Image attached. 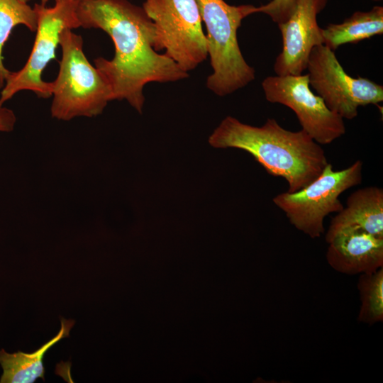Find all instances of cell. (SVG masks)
Listing matches in <instances>:
<instances>
[{"label": "cell", "instance_id": "6da1fadb", "mask_svg": "<svg viewBox=\"0 0 383 383\" xmlns=\"http://www.w3.org/2000/svg\"><path fill=\"white\" fill-rule=\"evenodd\" d=\"M74 1L80 27L101 29L113 42L111 60H94L96 68L111 88L113 100H126L142 113L145 84L189 77L165 53L155 50V26L143 7L128 0Z\"/></svg>", "mask_w": 383, "mask_h": 383}, {"label": "cell", "instance_id": "7a4b0ae2", "mask_svg": "<svg viewBox=\"0 0 383 383\" xmlns=\"http://www.w3.org/2000/svg\"><path fill=\"white\" fill-rule=\"evenodd\" d=\"M216 148H237L250 153L270 175L284 178L289 192L306 187L328 163L321 145L304 130L291 131L274 118L262 126L226 116L209 138Z\"/></svg>", "mask_w": 383, "mask_h": 383}, {"label": "cell", "instance_id": "3957f363", "mask_svg": "<svg viewBox=\"0 0 383 383\" xmlns=\"http://www.w3.org/2000/svg\"><path fill=\"white\" fill-rule=\"evenodd\" d=\"M206 28L208 56L213 72L206 86L218 96L231 94L255 77V71L245 60L238 42V29L252 5L232 6L223 0H196Z\"/></svg>", "mask_w": 383, "mask_h": 383}, {"label": "cell", "instance_id": "277c9868", "mask_svg": "<svg viewBox=\"0 0 383 383\" xmlns=\"http://www.w3.org/2000/svg\"><path fill=\"white\" fill-rule=\"evenodd\" d=\"M58 74L51 82L52 116L69 121L74 117H93L102 113L112 101L111 88L100 72L86 57L83 39L72 29L62 30Z\"/></svg>", "mask_w": 383, "mask_h": 383}, {"label": "cell", "instance_id": "5b68a950", "mask_svg": "<svg viewBox=\"0 0 383 383\" xmlns=\"http://www.w3.org/2000/svg\"><path fill=\"white\" fill-rule=\"evenodd\" d=\"M361 160L341 170H333L328 163L321 174L303 189L276 195L273 203L284 211L290 223L311 238L324 233L323 222L330 213L343 209L339 196L345 191L361 184Z\"/></svg>", "mask_w": 383, "mask_h": 383}, {"label": "cell", "instance_id": "8992f818", "mask_svg": "<svg viewBox=\"0 0 383 383\" xmlns=\"http://www.w3.org/2000/svg\"><path fill=\"white\" fill-rule=\"evenodd\" d=\"M143 9L155 26V51L165 50L187 73L207 58V40L196 0H145Z\"/></svg>", "mask_w": 383, "mask_h": 383}, {"label": "cell", "instance_id": "52a82bcc", "mask_svg": "<svg viewBox=\"0 0 383 383\" xmlns=\"http://www.w3.org/2000/svg\"><path fill=\"white\" fill-rule=\"evenodd\" d=\"M38 26L33 49L24 66L9 72L0 97V107L18 91L29 90L38 96H52L51 82L43 80L42 73L50 60L55 59L60 36L65 29L80 27L74 0H60L52 7L35 4Z\"/></svg>", "mask_w": 383, "mask_h": 383}, {"label": "cell", "instance_id": "ba28073f", "mask_svg": "<svg viewBox=\"0 0 383 383\" xmlns=\"http://www.w3.org/2000/svg\"><path fill=\"white\" fill-rule=\"evenodd\" d=\"M306 69L309 85L326 106L343 119L355 118L360 106L383 101L382 85L367 78L348 74L334 51L323 44L312 49Z\"/></svg>", "mask_w": 383, "mask_h": 383}, {"label": "cell", "instance_id": "9c48e42d", "mask_svg": "<svg viewBox=\"0 0 383 383\" xmlns=\"http://www.w3.org/2000/svg\"><path fill=\"white\" fill-rule=\"evenodd\" d=\"M266 99L291 109L301 129L320 145H328L343 135V118L331 111L309 85L308 73L267 77L262 82Z\"/></svg>", "mask_w": 383, "mask_h": 383}, {"label": "cell", "instance_id": "30bf717a", "mask_svg": "<svg viewBox=\"0 0 383 383\" xmlns=\"http://www.w3.org/2000/svg\"><path fill=\"white\" fill-rule=\"evenodd\" d=\"M326 3L327 0H296L289 18L278 24L282 49L274 65L277 75H297L306 70L312 49L323 44L317 16Z\"/></svg>", "mask_w": 383, "mask_h": 383}, {"label": "cell", "instance_id": "8fae6325", "mask_svg": "<svg viewBox=\"0 0 383 383\" xmlns=\"http://www.w3.org/2000/svg\"><path fill=\"white\" fill-rule=\"evenodd\" d=\"M328 245L327 262L340 273L369 274L383 267V238L349 230L337 234Z\"/></svg>", "mask_w": 383, "mask_h": 383}, {"label": "cell", "instance_id": "7c38bea8", "mask_svg": "<svg viewBox=\"0 0 383 383\" xmlns=\"http://www.w3.org/2000/svg\"><path fill=\"white\" fill-rule=\"evenodd\" d=\"M360 230L383 238V189L376 186L359 189L346 200V207L337 213L326 234L328 243L337 234Z\"/></svg>", "mask_w": 383, "mask_h": 383}, {"label": "cell", "instance_id": "4fadbf2b", "mask_svg": "<svg viewBox=\"0 0 383 383\" xmlns=\"http://www.w3.org/2000/svg\"><path fill=\"white\" fill-rule=\"evenodd\" d=\"M74 321L61 318V328L57 334L37 350L26 353L18 351L8 353L0 350V365L3 374L1 383H33L38 378L45 380L43 358L46 352L62 338L69 337Z\"/></svg>", "mask_w": 383, "mask_h": 383}, {"label": "cell", "instance_id": "5bb4252c", "mask_svg": "<svg viewBox=\"0 0 383 383\" xmlns=\"http://www.w3.org/2000/svg\"><path fill=\"white\" fill-rule=\"evenodd\" d=\"M383 33V7L377 6L369 11H356L343 23L321 28L323 45L332 50L342 45L357 43Z\"/></svg>", "mask_w": 383, "mask_h": 383}, {"label": "cell", "instance_id": "9a60e30c", "mask_svg": "<svg viewBox=\"0 0 383 383\" xmlns=\"http://www.w3.org/2000/svg\"><path fill=\"white\" fill-rule=\"evenodd\" d=\"M35 32L37 14L34 8L21 0H0V89L4 87L10 71L4 65L2 52L11 30L18 25Z\"/></svg>", "mask_w": 383, "mask_h": 383}, {"label": "cell", "instance_id": "2e32d148", "mask_svg": "<svg viewBox=\"0 0 383 383\" xmlns=\"http://www.w3.org/2000/svg\"><path fill=\"white\" fill-rule=\"evenodd\" d=\"M361 305L357 320L373 325L383 321V267L376 272L361 274L357 282Z\"/></svg>", "mask_w": 383, "mask_h": 383}, {"label": "cell", "instance_id": "e0dca14e", "mask_svg": "<svg viewBox=\"0 0 383 383\" xmlns=\"http://www.w3.org/2000/svg\"><path fill=\"white\" fill-rule=\"evenodd\" d=\"M296 0H272L260 6H254L252 13H263L268 15L271 19L279 24L285 21L290 16Z\"/></svg>", "mask_w": 383, "mask_h": 383}, {"label": "cell", "instance_id": "ac0fdd59", "mask_svg": "<svg viewBox=\"0 0 383 383\" xmlns=\"http://www.w3.org/2000/svg\"><path fill=\"white\" fill-rule=\"evenodd\" d=\"M13 111L5 107H0V131L9 132L13 129L16 123Z\"/></svg>", "mask_w": 383, "mask_h": 383}, {"label": "cell", "instance_id": "d6986e66", "mask_svg": "<svg viewBox=\"0 0 383 383\" xmlns=\"http://www.w3.org/2000/svg\"><path fill=\"white\" fill-rule=\"evenodd\" d=\"M50 0H40V4H42L43 6H46L47 3ZM55 1H60V0H54Z\"/></svg>", "mask_w": 383, "mask_h": 383}, {"label": "cell", "instance_id": "ffe728a7", "mask_svg": "<svg viewBox=\"0 0 383 383\" xmlns=\"http://www.w3.org/2000/svg\"><path fill=\"white\" fill-rule=\"evenodd\" d=\"M21 1L27 3L28 1H30V0H21Z\"/></svg>", "mask_w": 383, "mask_h": 383}, {"label": "cell", "instance_id": "44dd1931", "mask_svg": "<svg viewBox=\"0 0 383 383\" xmlns=\"http://www.w3.org/2000/svg\"><path fill=\"white\" fill-rule=\"evenodd\" d=\"M375 1H379V0H375Z\"/></svg>", "mask_w": 383, "mask_h": 383}]
</instances>
